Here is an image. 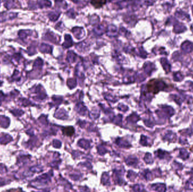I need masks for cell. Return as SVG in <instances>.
I'll list each match as a JSON object with an SVG mask.
<instances>
[{"label": "cell", "mask_w": 193, "mask_h": 192, "mask_svg": "<svg viewBox=\"0 0 193 192\" xmlns=\"http://www.w3.org/2000/svg\"><path fill=\"white\" fill-rule=\"evenodd\" d=\"M2 82L0 81V86H1V85H2Z\"/></svg>", "instance_id": "cell-7"}, {"label": "cell", "mask_w": 193, "mask_h": 192, "mask_svg": "<svg viewBox=\"0 0 193 192\" xmlns=\"http://www.w3.org/2000/svg\"><path fill=\"white\" fill-rule=\"evenodd\" d=\"M10 119L9 118L0 115V126L3 127V128H7L9 126Z\"/></svg>", "instance_id": "cell-1"}, {"label": "cell", "mask_w": 193, "mask_h": 192, "mask_svg": "<svg viewBox=\"0 0 193 192\" xmlns=\"http://www.w3.org/2000/svg\"><path fill=\"white\" fill-rule=\"evenodd\" d=\"M11 112L15 115V116H21L23 114H24V112L19 109H14Z\"/></svg>", "instance_id": "cell-4"}, {"label": "cell", "mask_w": 193, "mask_h": 192, "mask_svg": "<svg viewBox=\"0 0 193 192\" xmlns=\"http://www.w3.org/2000/svg\"><path fill=\"white\" fill-rule=\"evenodd\" d=\"M8 183H9L8 181H6V180L2 179V178H0V187H1V186L4 185Z\"/></svg>", "instance_id": "cell-6"}, {"label": "cell", "mask_w": 193, "mask_h": 192, "mask_svg": "<svg viewBox=\"0 0 193 192\" xmlns=\"http://www.w3.org/2000/svg\"><path fill=\"white\" fill-rule=\"evenodd\" d=\"M7 172V169L2 164H0V174H3Z\"/></svg>", "instance_id": "cell-5"}, {"label": "cell", "mask_w": 193, "mask_h": 192, "mask_svg": "<svg viewBox=\"0 0 193 192\" xmlns=\"http://www.w3.org/2000/svg\"><path fill=\"white\" fill-rule=\"evenodd\" d=\"M106 1L105 0H91V3L96 7H100L104 5Z\"/></svg>", "instance_id": "cell-3"}, {"label": "cell", "mask_w": 193, "mask_h": 192, "mask_svg": "<svg viewBox=\"0 0 193 192\" xmlns=\"http://www.w3.org/2000/svg\"><path fill=\"white\" fill-rule=\"evenodd\" d=\"M12 140V138L8 134L3 135L0 138V143L2 144H6Z\"/></svg>", "instance_id": "cell-2"}]
</instances>
